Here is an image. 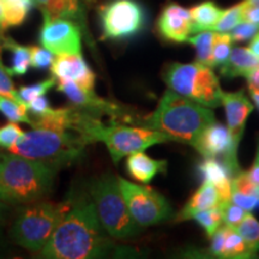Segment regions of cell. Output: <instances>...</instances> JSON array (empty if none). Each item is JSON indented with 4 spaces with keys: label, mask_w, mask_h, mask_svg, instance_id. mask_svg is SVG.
Instances as JSON below:
<instances>
[{
    "label": "cell",
    "mask_w": 259,
    "mask_h": 259,
    "mask_svg": "<svg viewBox=\"0 0 259 259\" xmlns=\"http://www.w3.org/2000/svg\"><path fill=\"white\" fill-rule=\"evenodd\" d=\"M232 35L229 32H218L216 31L215 41H213L212 48V61L211 67L222 66L231 56L232 44H233Z\"/></svg>",
    "instance_id": "obj_30"
},
{
    "label": "cell",
    "mask_w": 259,
    "mask_h": 259,
    "mask_svg": "<svg viewBox=\"0 0 259 259\" xmlns=\"http://www.w3.org/2000/svg\"><path fill=\"white\" fill-rule=\"evenodd\" d=\"M242 8V21L250 22V23L259 25V8L258 6H252L245 4L241 2Z\"/></svg>",
    "instance_id": "obj_42"
},
{
    "label": "cell",
    "mask_w": 259,
    "mask_h": 259,
    "mask_svg": "<svg viewBox=\"0 0 259 259\" xmlns=\"http://www.w3.org/2000/svg\"><path fill=\"white\" fill-rule=\"evenodd\" d=\"M193 220L202 227L208 238L215 234L223 226V209L212 208L203 210L193 216Z\"/></svg>",
    "instance_id": "obj_29"
},
{
    "label": "cell",
    "mask_w": 259,
    "mask_h": 259,
    "mask_svg": "<svg viewBox=\"0 0 259 259\" xmlns=\"http://www.w3.org/2000/svg\"><path fill=\"white\" fill-rule=\"evenodd\" d=\"M223 10L213 2H203L190 9V15L193 23V32L212 30L218 24Z\"/></svg>",
    "instance_id": "obj_23"
},
{
    "label": "cell",
    "mask_w": 259,
    "mask_h": 259,
    "mask_svg": "<svg viewBox=\"0 0 259 259\" xmlns=\"http://www.w3.org/2000/svg\"><path fill=\"white\" fill-rule=\"evenodd\" d=\"M35 5L34 0L25 2H4V28L22 25L27 19L29 12Z\"/></svg>",
    "instance_id": "obj_26"
},
{
    "label": "cell",
    "mask_w": 259,
    "mask_h": 259,
    "mask_svg": "<svg viewBox=\"0 0 259 259\" xmlns=\"http://www.w3.org/2000/svg\"><path fill=\"white\" fill-rule=\"evenodd\" d=\"M50 70L52 77L57 80H71L89 92L95 89L96 76L82 53L56 56Z\"/></svg>",
    "instance_id": "obj_14"
},
{
    "label": "cell",
    "mask_w": 259,
    "mask_h": 259,
    "mask_svg": "<svg viewBox=\"0 0 259 259\" xmlns=\"http://www.w3.org/2000/svg\"><path fill=\"white\" fill-rule=\"evenodd\" d=\"M157 30L164 40L176 44L186 42L193 34V23L190 10L177 3H169L162 10L157 19Z\"/></svg>",
    "instance_id": "obj_15"
},
{
    "label": "cell",
    "mask_w": 259,
    "mask_h": 259,
    "mask_svg": "<svg viewBox=\"0 0 259 259\" xmlns=\"http://www.w3.org/2000/svg\"><path fill=\"white\" fill-rule=\"evenodd\" d=\"M87 190L107 234L119 240L134 239L141 234L142 227L130 213L118 177L106 173L94 178Z\"/></svg>",
    "instance_id": "obj_6"
},
{
    "label": "cell",
    "mask_w": 259,
    "mask_h": 259,
    "mask_svg": "<svg viewBox=\"0 0 259 259\" xmlns=\"http://www.w3.org/2000/svg\"><path fill=\"white\" fill-rule=\"evenodd\" d=\"M59 168L46 162L0 151V199L12 206L46 199Z\"/></svg>",
    "instance_id": "obj_3"
},
{
    "label": "cell",
    "mask_w": 259,
    "mask_h": 259,
    "mask_svg": "<svg viewBox=\"0 0 259 259\" xmlns=\"http://www.w3.org/2000/svg\"><path fill=\"white\" fill-rule=\"evenodd\" d=\"M199 171L204 180L211 183L216 187L223 206L231 203L233 174L225 163L218 158H204L199 166Z\"/></svg>",
    "instance_id": "obj_18"
},
{
    "label": "cell",
    "mask_w": 259,
    "mask_h": 259,
    "mask_svg": "<svg viewBox=\"0 0 259 259\" xmlns=\"http://www.w3.org/2000/svg\"><path fill=\"white\" fill-rule=\"evenodd\" d=\"M247 79V87L250 93L259 94V66L246 77Z\"/></svg>",
    "instance_id": "obj_43"
},
{
    "label": "cell",
    "mask_w": 259,
    "mask_h": 259,
    "mask_svg": "<svg viewBox=\"0 0 259 259\" xmlns=\"http://www.w3.org/2000/svg\"><path fill=\"white\" fill-rule=\"evenodd\" d=\"M221 99L222 106L225 107L227 127L232 136L233 147L238 151L245 132L246 121L253 111V105L242 90L235 93H226L222 90Z\"/></svg>",
    "instance_id": "obj_16"
},
{
    "label": "cell",
    "mask_w": 259,
    "mask_h": 259,
    "mask_svg": "<svg viewBox=\"0 0 259 259\" xmlns=\"http://www.w3.org/2000/svg\"><path fill=\"white\" fill-rule=\"evenodd\" d=\"M227 227L222 226L218 232L213 234L211 238V246H210V253L213 257L223 258V247H225V239H226Z\"/></svg>",
    "instance_id": "obj_41"
},
{
    "label": "cell",
    "mask_w": 259,
    "mask_h": 259,
    "mask_svg": "<svg viewBox=\"0 0 259 259\" xmlns=\"http://www.w3.org/2000/svg\"><path fill=\"white\" fill-rule=\"evenodd\" d=\"M236 231L239 232L246 244L250 246V248L255 253L259 252V221L254 218L250 211L247 212L240 225H239Z\"/></svg>",
    "instance_id": "obj_31"
},
{
    "label": "cell",
    "mask_w": 259,
    "mask_h": 259,
    "mask_svg": "<svg viewBox=\"0 0 259 259\" xmlns=\"http://www.w3.org/2000/svg\"><path fill=\"white\" fill-rule=\"evenodd\" d=\"M4 0H0V34H4Z\"/></svg>",
    "instance_id": "obj_47"
},
{
    "label": "cell",
    "mask_w": 259,
    "mask_h": 259,
    "mask_svg": "<svg viewBox=\"0 0 259 259\" xmlns=\"http://www.w3.org/2000/svg\"><path fill=\"white\" fill-rule=\"evenodd\" d=\"M73 131L85 138L90 144L102 142L108 149L114 163H118L128 155L170 141L164 134L144 126L128 125L116 120H109L106 124L101 116L92 114L82 108Z\"/></svg>",
    "instance_id": "obj_4"
},
{
    "label": "cell",
    "mask_w": 259,
    "mask_h": 259,
    "mask_svg": "<svg viewBox=\"0 0 259 259\" xmlns=\"http://www.w3.org/2000/svg\"><path fill=\"white\" fill-rule=\"evenodd\" d=\"M4 246V236H3V231L0 229V247Z\"/></svg>",
    "instance_id": "obj_50"
},
{
    "label": "cell",
    "mask_w": 259,
    "mask_h": 259,
    "mask_svg": "<svg viewBox=\"0 0 259 259\" xmlns=\"http://www.w3.org/2000/svg\"><path fill=\"white\" fill-rule=\"evenodd\" d=\"M245 4L252 5V6H258L259 8V0H244Z\"/></svg>",
    "instance_id": "obj_49"
},
{
    "label": "cell",
    "mask_w": 259,
    "mask_h": 259,
    "mask_svg": "<svg viewBox=\"0 0 259 259\" xmlns=\"http://www.w3.org/2000/svg\"><path fill=\"white\" fill-rule=\"evenodd\" d=\"M254 163H258V164H259V145H258L257 155H255V160H254Z\"/></svg>",
    "instance_id": "obj_51"
},
{
    "label": "cell",
    "mask_w": 259,
    "mask_h": 259,
    "mask_svg": "<svg viewBox=\"0 0 259 259\" xmlns=\"http://www.w3.org/2000/svg\"><path fill=\"white\" fill-rule=\"evenodd\" d=\"M242 22V8L240 4L223 10V14L220 17L218 24L212 29L218 32H231L236 25Z\"/></svg>",
    "instance_id": "obj_32"
},
{
    "label": "cell",
    "mask_w": 259,
    "mask_h": 259,
    "mask_svg": "<svg viewBox=\"0 0 259 259\" xmlns=\"http://www.w3.org/2000/svg\"><path fill=\"white\" fill-rule=\"evenodd\" d=\"M89 144L85 138L70 130L32 127L31 131L24 132L9 151L60 169L82 160Z\"/></svg>",
    "instance_id": "obj_5"
},
{
    "label": "cell",
    "mask_w": 259,
    "mask_h": 259,
    "mask_svg": "<svg viewBox=\"0 0 259 259\" xmlns=\"http://www.w3.org/2000/svg\"><path fill=\"white\" fill-rule=\"evenodd\" d=\"M118 181L130 213L142 228L156 226L173 218V209L163 194L124 178L118 177Z\"/></svg>",
    "instance_id": "obj_10"
},
{
    "label": "cell",
    "mask_w": 259,
    "mask_h": 259,
    "mask_svg": "<svg viewBox=\"0 0 259 259\" xmlns=\"http://www.w3.org/2000/svg\"><path fill=\"white\" fill-rule=\"evenodd\" d=\"M24 135V131L18 126V122L10 121L8 124L0 126V149L10 150L17 141Z\"/></svg>",
    "instance_id": "obj_33"
},
{
    "label": "cell",
    "mask_w": 259,
    "mask_h": 259,
    "mask_svg": "<svg viewBox=\"0 0 259 259\" xmlns=\"http://www.w3.org/2000/svg\"><path fill=\"white\" fill-rule=\"evenodd\" d=\"M57 87V79L54 77L46 78L41 82L30 84V85H22L17 90L18 101L21 105L27 107V105L38 96L46 95L51 89Z\"/></svg>",
    "instance_id": "obj_28"
},
{
    "label": "cell",
    "mask_w": 259,
    "mask_h": 259,
    "mask_svg": "<svg viewBox=\"0 0 259 259\" xmlns=\"http://www.w3.org/2000/svg\"><path fill=\"white\" fill-rule=\"evenodd\" d=\"M4 2H25V0H4Z\"/></svg>",
    "instance_id": "obj_52"
},
{
    "label": "cell",
    "mask_w": 259,
    "mask_h": 259,
    "mask_svg": "<svg viewBox=\"0 0 259 259\" xmlns=\"http://www.w3.org/2000/svg\"><path fill=\"white\" fill-rule=\"evenodd\" d=\"M248 48L253 52V54L255 57L259 58V30L257 34H255L254 36L251 38V44H250V46H248Z\"/></svg>",
    "instance_id": "obj_45"
},
{
    "label": "cell",
    "mask_w": 259,
    "mask_h": 259,
    "mask_svg": "<svg viewBox=\"0 0 259 259\" xmlns=\"http://www.w3.org/2000/svg\"><path fill=\"white\" fill-rule=\"evenodd\" d=\"M93 0H83V3H92Z\"/></svg>",
    "instance_id": "obj_53"
},
{
    "label": "cell",
    "mask_w": 259,
    "mask_h": 259,
    "mask_svg": "<svg viewBox=\"0 0 259 259\" xmlns=\"http://www.w3.org/2000/svg\"><path fill=\"white\" fill-rule=\"evenodd\" d=\"M247 174L255 184H258L259 185V164L258 163H253V166H252L251 169L247 171Z\"/></svg>",
    "instance_id": "obj_46"
},
{
    "label": "cell",
    "mask_w": 259,
    "mask_h": 259,
    "mask_svg": "<svg viewBox=\"0 0 259 259\" xmlns=\"http://www.w3.org/2000/svg\"><path fill=\"white\" fill-rule=\"evenodd\" d=\"M52 109L50 100L47 99L46 95L38 96L34 99L27 105V111L30 116H41L45 115Z\"/></svg>",
    "instance_id": "obj_40"
},
{
    "label": "cell",
    "mask_w": 259,
    "mask_h": 259,
    "mask_svg": "<svg viewBox=\"0 0 259 259\" xmlns=\"http://www.w3.org/2000/svg\"><path fill=\"white\" fill-rule=\"evenodd\" d=\"M259 66V58L255 57L250 48H233L231 56L222 66L220 72L226 78L247 77L252 71Z\"/></svg>",
    "instance_id": "obj_21"
},
{
    "label": "cell",
    "mask_w": 259,
    "mask_h": 259,
    "mask_svg": "<svg viewBox=\"0 0 259 259\" xmlns=\"http://www.w3.org/2000/svg\"><path fill=\"white\" fill-rule=\"evenodd\" d=\"M248 211L234 203H229L223 208V225L229 228L236 229L239 225L244 221Z\"/></svg>",
    "instance_id": "obj_36"
},
{
    "label": "cell",
    "mask_w": 259,
    "mask_h": 259,
    "mask_svg": "<svg viewBox=\"0 0 259 259\" xmlns=\"http://www.w3.org/2000/svg\"><path fill=\"white\" fill-rule=\"evenodd\" d=\"M2 52V50H0ZM0 94L8 97H11L15 101H18L17 90H16L14 85V80H12V76L9 73L8 67L5 66L2 60V53H0Z\"/></svg>",
    "instance_id": "obj_37"
},
{
    "label": "cell",
    "mask_w": 259,
    "mask_h": 259,
    "mask_svg": "<svg viewBox=\"0 0 259 259\" xmlns=\"http://www.w3.org/2000/svg\"><path fill=\"white\" fill-rule=\"evenodd\" d=\"M231 202L241 206L246 211H252L259 206V196L253 194H242L239 192H232Z\"/></svg>",
    "instance_id": "obj_39"
},
{
    "label": "cell",
    "mask_w": 259,
    "mask_h": 259,
    "mask_svg": "<svg viewBox=\"0 0 259 259\" xmlns=\"http://www.w3.org/2000/svg\"><path fill=\"white\" fill-rule=\"evenodd\" d=\"M259 30V25L250 23V22L242 21L240 24H238L233 30L229 32L232 35L233 41L244 42L251 40L252 37L257 34Z\"/></svg>",
    "instance_id": "obj_38"
},
{
    "label": "cell",
    "mask_w": 259,
    "mask_h": 259,
    "mask_svg": "<svg viewBox=\"0 0 259 259\" xmlns=\"http://www.w3.org/2000/svg\"><path fill=\"white\" fill-rule=\"evenodd\" d=\"M232 192L259 196V185L248 177L247 171H239L232 179Z\"/></svg>",
    "instance_id": "obj_34"
},
{
    "label": "cell",
    "mask_w": 259,
    "mask_h": 259,
    "mask_svg": "<svg viewBox=\"0 0 259 259\" xmlns=\"http://www.w3.org/2000/svg\"><path fill=\"white\" fill-rule=\"evenodd\" d=\"M193 148L204 158L222 157L223 163L232 171L233 177L240 171L238 151L233 147L232 136L226 125L219 124L218 121L212 122L202 132Z\"/></svg>",
    "instance_id": "obj_13"
},
{
    "label": "cell",
    "mask_w": 259,
    "mask_h": 259,
    "mask_svg": "<svg viewBox=\"0 0 259 259\" xmlns=\"http://www.w3.org/2000/svg\"><path fill=\"white\" fill-rule=\"evenodd\" d=\"M0 50H8L12 53L11 66L8 67L11 76H24L31 67L30 47L16 42L14 38L0 34Z\"/></svg>",
    "instance_id": "obj_22"
},
{
    "label": "cell",
    "mask_w": 259,
    "mask_h": 259,
    "mask_svg": "<svg viewBox=\"0 0 259 259\" xmlns=\"http://www.w3.org/2000/svg\"><path fill=\"white\" fill-rule=\"evenodd\" d=\"M216 31L213 30H204L197 32L192 37L187 38L186 42L192 45L196 48L197 63L206 65L211 67L212 61V48L213 41H215Z\"/></svg>",
    "instance_id": "obj_25"
},
{
    "label": "cell",
    "mask_w": 259,
    "mask_h": 259,
    "mask_svg": "<svg viewBox=\"0 0 259 259\" xmlns=\"http://www.w3.org/2000/svg\"><path fill=\"white\" fill-rule=\"evenodd\" d=\"M250 95H251L252 101H253V102L255 103V106H257V107H258V109H259V94L250 93Z\"/></svg>",
    "instance_id": "obj_48"
},
{
    "label": "cell",
    "mask_w": 259,
    "mask_h": 259,
    "mask_svg": "<svg viewBox=\"0 0 259 259\" xmlns=\"http://www.w3.org/2000/svg\"><path fill=\"white\" fill-rule=\"evenodd\" d=\"M54 54L47 48L40 46H30L31 67L40 71L50 69L54 60Z\"/></svg>",
    "instance_id": "obj_35"
},
{
    "label": "cell",
    "mask_w": 259,
    "mask_h": 259,
    "mask_svg": "<svg viewBox=\"0 0 259 259\" xmlns=\"http://www.w3.org/2000/svg\"><path fill=\"white\" fill-rule=\"evenodd\" d=\"M0 114L12 122H24L30 126L34 124L27 111V107L2 94H0Z\"/></svg>",
    "instance_id": "obj_27"
},
{
    "label": "cell",
    "mask_w": 259,
    "mask_h": 259,
    "mask_svg": "<svg viewBox=\"0 0 259 259\" xmlns=\"http://www.w3.org/2000/svg\"><path fill=\"white\" fill-rule=\"evenodd\" d=\"M11 204L0 199V225H5L11 215Z\"/></svg>",
    "instance_id": "obj_44"
},
{
    "label": "cell",
    "mask_w": 259,
    "mask_h": 259,
    "mask_svg": "<svg viewBox=\"0 0 259 259\" xmlns=\"http://www.w3.org/2000/svg\"><path fill=\"white\" fill-rule=\"evenodd\" d=\"M38 31L41 46L51 51L54 56L82 53V28L69 18L53 17L45 14Z\"/></svg>",
    "instance_id": "obj_12"
},
{
    "label": "cell",
    "mask_w": 259,
    "mask_h": 259,
    "mask_svg": "<svg viewBox=\"0 0 259 259\" xmlns=\"http://www.w3.org/2000/svg\"><path fill=\"white\" fill-rule=\"evenodd\" d=\"M212 208H225L220 198V194L216 187L209 181H203V184L198 187V190L192 194L189 202L185 204L183 210L178 213L176 221L181 222L186 220L193 219L196 213L203 210H208Z\"/></svg>",
    "instance_id": "obj_17"
},
{
    "label": "cell",
    "mask_w": 259,
    "mask_h": 259,
    "mask_svg": "<svg viewBox=\"0 0 259 259\" xmlns=\"http://www.w3.org/2000/svg\"><path fill=\"white\" fill-rule=\"evenodd\" d=\"M67 202L41 199L21 205L10 228V238L32 253H40L63 218Z\"/></svg>",
    "instance_id": "obj_7"
},
{
    "label": "cell",
    "mask_w": 259,
    "mask_h": 259,
    "mask_svg": "<svg viewBox=\"0 0 259 259\" xmlns=\"http://www.w3.org/2000/svg\"><path fill=\"white\" fill-rule=\"evenodd\" d=\"M255 252L246 244L244 238L239 234V232L234 228L227 227L225 247H223V258L232 259H245L254 258Z\"/></svg>",
    "instance_id": "obj_24"
},
{
    "label": "cell",
    "mask_w": 259,
    "mask_h": 259,
    "mask_svg": "<svg viewBox=\"0 0 259 259\" xmlns=\"http://www.w3.org/2000/svg\"><path fill=\"white\" fill-rule=\"evenodd\" d=\"M163 80L168 89L193 100L209 108H218L222 105L218 76L212 67L199 63H173L163 71Z\"/></svg>",
    "instance_id": "obj_8"
},
{
    "label": "cell",
    "mask_w": 259,
    "mask_h": 259,
    "mask_svg": "<svg viewBox=\"0 0 259 259\" xmlns=\"http://www.w3.org/2000/svg\"><path fill=\"white\" fill-rule=\"evenodd\" d=\"M102 40L124 41L143 31L147 14L137 0H112L99 10Z\"/></svg>",
    "instance_id": "obj_9"
},
{
    "label": "cell",
    "mask_w": 259,
    "mask_h": 259,
    "mask_svg": "<svg viewBox=\"0 0 259 259\" xmlns=\"http://www.w3.org/2000/svg\"><path fill=\"white\" fill-rule=\"evenodd\" d=\"M126 169L134 179L142 184H148L157 174L167 170V161L155 160L144 154V151H138L128 155L126 160Z\"/></svg>",
    "instance_id": "obj_20"
},
{
    "label": "cell",
    "mask_w": 259,
    "mask_h": 259,
    "mask_svg": "<svg viewBox=\"0 0 259 259\" xmlns=\"http://www.w3.org/2000/svg\"><path fill=\"white\" fill-rule=\"evenodd\" d=\"M34 2L45 14L53 17L69 18L78 23L82 30H85L89 36L83 0H34Z\"/></svg>",
    "instance_id": "obj_19"
},
{
    "label": "cell",
    "mask_w": 259,
    "mask_h": 259,
    "mask_svg": "<svg viewBox=\"0 0 259 259\" xmlns=\"http://www.w3.org/2000/svg\"><path fill=\"white\" fill-rule=\"evenodd\" d=\"M67 208L40 252L47 259L103 258L114 248L100 222L88 190L67 198Z\"/></svg>",
    "instance_id": "obj_1"
},
{
    "label": "cell",
    "mask_w": 259,
    "mask_h": 259,
    "mask_svg": "<svg viewBox=\"0 0 259 259\" xmlns=\"http://www.w3.org/2000/svg\"><path fill=\"white\" fill-rule=\"evenodd\" d=\"M216 121L211 108L168 89L154 113L138 119L136 125L156 130L170 141L194 145L202 132Z\"/></svg>",
    "instance_id": "obj_2"
},
{
    "label": "cell",
    "mask_w": 259,
    "mask_h": 259,
    "mask_svg": "<svg viewBox=\"0 0 259 259\" xmlns=\"http://www.w3.org/2000/svg\"><path fill=\"white\" fill-rule=\"evenodd\" d=\"M57 90L64 94L65 97L71 102V105L79 107L84 111L92 113L97 116H109V120L126 122L136 125L139 118L132 111H126L125 107L109 100L100 97L94 92H89L80 88L77 83L71 80H58Z\"/></svg>",
    "instance_id": "obj_11"
}]
</instances>
